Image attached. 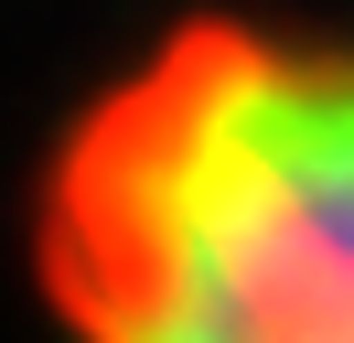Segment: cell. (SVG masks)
<instances>
[{
    "instance_id": "obj_1",
    "label": "cell",
    "mask_w": 354,
    "mask_h": 343,
    "mask_svg": "<svg viewBox=\"0 0 354 343\" xmlns=\"http://www.w3.org/2000/svg\"><path fill=\"white\" fill-rule=\"evenodd\" d=\"M22 279L54 343H354V21H161L65 107Z\"/></svg>"
}]
</instances>
